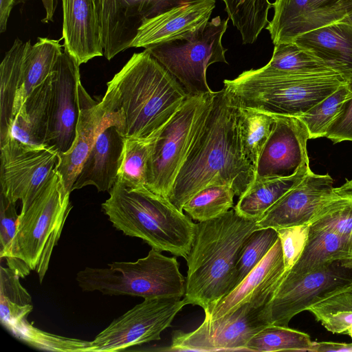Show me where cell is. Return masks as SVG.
I'll return each instance as SVG.
<instances>
[{
    "mask_svg": "<svg viewBox=\"0 0 352 352\" xmlns=\"http://www.w3.org/2000/svg\"><path fill=\"white\" fill-rule=\"evenodd\" d=\"M255 177V169L242 147L240 107L223 87L214 92L167 199L183 212L184 204L208 186H230L240 197Z\"/></svg>",
    "mask_w": 352,
    "mask_h": 352,
    "instance_id": "1",
    "label": "cell"
},
{
    "mask_svg": "<svg viewBox=\"0 0 352 352\" xmlns=\"http://www.w3.org/2000/svg\"><path fill=\"white\" fill-rule=\"evenodd\" d=\"M124 138L160 133L188 98L179 82L147 51L135 53L107 84Z\"/></svg>",
    "mask_w": 352,
    "mask_h": 352,
    "instance_id": "2",
    "label": "cell"
},
{
    "mask_svg": "<svg viewBox=\"0 0 352 352\" xmlns=\"http://www.w3.org/2000/svg\"><path fill=\"white\" fill-rule=\"evenodd\" d=\"M190 251L184 300L204 310L238 285L237 264L249 236L258 229L257 221L234 209L217 218L199 222Z\"/></svg>",
    "mask_w": 352,
    "mask_h": 352,
    "instance_id": "3",
    "label": "cell"
},
{
    "mask_svg": "<svg viewBox=\"0 0 352 352\" xmlns=\"http://www.w3.org/2000/svg\"><path fill=\"white\" fill-rule=\"evenodd\" d=\"M102 208L113 226L124 234L142 239L152 248L187 258L197 223L166 198L146 186L129 188L116 182Z\"/></svg>",
    "mask_w": 352,
    "mask_h": 352,
    "instance_id": "4",
    "label": "cell"
},
{
    "mask_svg": "<svg viewBox=\"0 0 352 352\" xmlns=\"http://www.w3.org/2000/svg\"><path fill=\"white\" fill-rule=\"evenodd\" d=\"M346 82L336 72L285 75L261 67L225 80L223 87L241 108L299 118Z\"/></svg>",
    "mask_w": 352,
    "mask_h": 352,
    "instance_id": "5",
    "label": "cell"
},
{
    "mask_svg": "<svg viewBox=\"0 0 352 352\" xmlns=\"http://www.w3.org/2000/svg\"><path fill=\"white\" fill-rule=\"evenodd\" d=\"M109 268L87 267L76 274L83 292L105 295H128L144 298L184 296L186 278L175 257L151 248L146 256L135 262H113Z\"/></svg>",
    "mask_w": 352,
    "mask_h": 352,
    "instance_id": "6",
    "label": "cell"
},
{
    "mask_svg": "<svg viewBox=\"0 0 352 352\" xmlns=\"http://www.w3.org/2000/svg\"><path fill=\"white\" fill-rule=\"evenodd\" d=\"M69 195L54 169L28 208L19 214L17 230L8 258L24 261L37 273L41 283L72 208Z\"/></svg>",
    "mask_w": 352,
    "mask_h": 352,
    "instance_id": "7",
    "label": "cell"
},
{
    "mask_svg": "<svg viewBox=\"0 0 352 352\" xmlns=\"http://www.w3.org/2000/svg\"><path fill=\"white\" fill-rule=\"evenodd\" d=\"M229 18H213L184 35L145 48L179 82L188 96L211 94L206 80L208 67L228 63L221 40Z\"/></svg>",
    "mask_w": 352,
    "mask_h": 352,
    "instance_id": "8",
    "label": "cell"
},
{
    "mask_svg": "<svg viewBox=\"0 0 352 352\" xmlns=\"http://www.w3.org/2000/svg\"><path fill=\"white\" fill-rule=\"evenodd\" d=\"M215 91L188 96L154 140L146 169V187L167 199L176 176L210 108Z\"/></svg>",
    "mask_w": 352,
    "mask_h": 352,
    "instance_id": "9",
    "label": "cell"
},
{
    "mask_svg": "<svg viewBox=\"0 0 352 352\" xmlns=\"http://www.w3.org/2000/svg\"><path fill=\"white\" fill-rule=\"evenodd\" d=\"M272 298L247 302L217 320H204L191 332L174 331L167 351H247L248 341L271 324L267 307Z\"/></svg>",
    "mask_w": 352,
    "mask_h": 352,
    "instance_id": "10",
    "label": "cell"
},
{
    "mask_svg": "<svg viewBox=\"0 0 352 352\" xmlns=\"http://www.w3.org/2000/svg\"><path fill=\"white\" fill-rule=\"evenodd\" d=\"M351 285L352 263L344 260L328 262L302 276L284 275L267 304L270 322L288 327L298 314Z\"/></svg>",
    "mask_w": 352,
    "mask_h": 352,
    "instance_id": "11",
    "label": "cell"
},
{
    "mask_svg": "<svg viewBox=\"0 0 352 352\" xmlns=\"http://www.w3.org/2000/svg\"><path fill=\"white\" fill-rule=\"evenodd\" d=\"M0 148L1 192L12 202L21 200L23 212L51 177L58 153L47 145H27L12 138Z\"/></svg>",
    "mask_w": 352,
    "mask_h": 352,
    "instance_id": "12",
    "label": "cell"
},
{
    "mask_svg": "<svg viewBox=\"0 0 352 352\" xmlns=\"http://www.w3.org/2000/svg\"><path fill=\"white\" fill-rule=\"evenodd\" d=\"M186 305L184 299L144 298L98 334L91 341L90 352L120 351L160 340L161 333Z\"/></svg>",
    "mask_w": 352,
    "mask_h": 352,
    "instance_id": "13",
    "label": "cell"
},
{
    "mask_svg": "<svg viewBox=\"0 0 352 352\" xmlns=\"http://www.w3.org/2000/svg\"><path fill=\"white\" fill-rule=\"evenodd\" d=\"M207 0H96L103 56L110 60L130 47L147 21L180 6Z\"/></svg>",
    "mask_w": 352,
    "mask_h": 352,
    "instance_id": "14",
    "label": "cell"
},
{
    "mask_svg": "<svg viewBox=\"0 0 352 352\" xmlns=\"http://www.w3.org/2000/svg\"><path fill=\"white\" fill-rule=\"evenodd\" d=\"M79 64L64 49L52 72V91L49 120L45 144L58 154L73 146L80 113Z\"/></svg>",
    "mask_w": 352,
    "mask_h": 352,
    "instance_id": "15",
    "label": "cell"
},
{
    "mask_svg": "<svg viewBox=\"0 0 352 352\" xmlns=\"http://www.w3.org/2000/svg\"><path fill=\"white\" fill-rule=\"evenodd\" d=\"M78 95L80 113L76 139L67 152L58 154V162L55 168L70 193L78 173L100 133L110 126L118 129L120 124L118 113L108 92L106 91L102 98L96 102L80 83Z\"/></svg>",
    "mask_w": 352,
    "mask_h": 352,
    "instance_id": "16",
    "label": "cell"
},
{
    "mask_svg": "<svg viewBox=\"0 0 352 352\" xmlns=\"http://www.w3.org/2000/svg\"><path fill=\"white\" fill-rule=\"evenodd\" d=\"M272 131L261 151L256 177H288L309 164L308 131L296 117L275 116Z\"/></svg>",
    "mask_w": 352,
    "mask_h": 352,
    "instance_id": "17",
    "label": "cell"
},
{
    "mask_svg": "<svg viewBox=\"0 0 352 352\" xmlns=\"http://www.w3.org/2000/svg\"><path fill=\"white\" fill-rule=\"evenodd\" d=\"M333 179L309 170L303 179L257 221L258 229L309 225L318 209L331 195Z\"/></svg>",
    "mask_w": 352,
    "mask_h": 352,
    "instance_id": "18",
    "label": "cell"
},
{
    "mask_svg": "<svg viewBox=\"0 0 352 352\" xmlns=\"http://www.w3.org/2000/svg\"><path fill=\"white\" fill-rule=\"evenodd\" d=\"M285 271L278 239L262 261L231 292L204 310V320H217L247 302L272 297Z\"/></svg>",
    "mask_w": 352,
    "mask_h": 352,
    "instance_id": "19",
    "label": "cell"
},
{
    "mask_svg": "<svg viewBox=\"0 0 352 352\" xmlns=\"http://www.w3.org/2000/svg\"><path fill=\"white\" fill-rule=\"evenodd\" d=\"M65 49L80 65L103 56L96 0H62Z\"/></svg>",
    "mask_w": 352,
    "mask_h": 352,
    "instance_id": "20",
    "label": "cell"
},
{
    "mask_svg": "<svg viewBox=\"0 0 352 352\" xmlns=\"http://www.w3.org/2000/svg\"><path fill=\"white\" fill-rule=\"evenodd\" d=\"M216 0L186 5L146 21L138 30L130 47H147L174 39L208 22Z\"/></svg>",
    "mask_w": 352,
    "mask_h": 352,
    "instance_id": "21",
    "label": "cell"
},
{
    "mask_svg": "<svg viewBox=\"0 0 352 352\" xmlns=\"http://www.w3.org/2000/svg\"><path fill=\"white\" fill-rule=\"evenodd\" d=\"M347 82L352 79V25L342 20L298 36L294 41Z\"/></svg>",
    "mask_w": 352,
    "mask_h": 352,
    "instance_id": "22",
    "label": "cell"
},
{
    "mask_svg": "<svg viewBox=\"0 0 352 352\" xmlns=\"http://www.w3.org/2000/svg\"><path fill=\"white\" fill-rule=\"evenodd\" d=\"M124 146V137L115 126L102 131L85 160L74 190L94 186L98 191H109L117 181Z\"/></svg>",
    "mask_w": 352,
    "mask_h": 352,
    "instance_id": "23",
    "label": "cell"
},
{
    "mask_svg": "<svg viewBox=\"0 0 352 352\" xmlns=\"http://www.w3.org/2000/svg\"><path fill=\"white\" fill-rule=\"evenodd\" d=\"M272 5L274 17L265 28L274 45L293 43L305 33L342 19L317 10L311 0H276Z\"/></svg>",
    "mask_w": 352,
    "mask_h": 352,
    "instance_id": "24",
    "label": "cell"
},
{
    "mask_svg": "<svg viewBox=\"0 0 352 352\" xmlns=\"http://www.w3.org/2000/svg\"><path fill=\"white\" fill-rule=\"evenodd\" d=\"M51 91L52 73L24 100L14 117L9 138L27 145H45Z\"/></svg>",
    "mask_w": 352,
    "mask_h": 352,
    "instance_id": "25",
    "label": "cell"
},
{
    "mask_svg": "<svg viewBox=\"0 0 352 352\" xmlns=\"http://www.w3.org/2000/svg\"><path fill=\"white\" fill-rule=\"evenodd\" d=\"M309 170V164H307L291 176L255 177L239 197L234 210L245 218L258 221L285 193L297 185Z\"/></svg>",
    "mask_w": 352,
    "mask_h": 352,
    "instance_id": "26",
    "label": "cell"
},
{
    "mask_svg": "<svg viewBox=\"0 0 352 352\" xmlns=\"http://www.w3.org/2000/svg\"><path fill=\"white\" fill-rule=\"evenodd\" d=\"M308 226L303 250L294 266L285 272V276H302L336 260L348 261L352 263V257L340 236L323 228L312 224Z\"/></svg>",
    "mask_w": 352,
    "mask_h": 352,
    "instance_id": "27",
    "label": "cell"
},
{
    "mask_svg": "<svg viewBox=\"0 0 352 352\" xmlns=\"http://www.w3.org/2000/svg\"><path fill=\"white\" fill-rule=\"evenodd\" d=\"M59 41L38 38L33 45L30 41H27L20 85L14 105V117L32 90L43 82L52 73L63 52Z\"/></svg>",
    "mask_w": 352,
    "mask_h": 352,
    "instance_id": "28",
    "label": "cell"
},
{
    "mask_svg": "<svg viewBox=\"0 0 352 352\" xmlns=\"http://www.w3.org/2000/svg\"><path fill=\"white\" fill-rule=\"evenodd\" d=\"M26 47L27 42L16 38L0 65V144L9 138Z\"/></svg>",
    "mask_w": 352,
    "mask_h": 352,
    "instance_id": "29",
    "label": "cell"
},
{
    "mask_svg": "<svg viewBox=\"0 0 352 352\" xmlns=\"http://www.w3.org/2000/svg\"><path fill=\"white\" fill-rule=\"evenodd\" d=\"M309 224L331 230L344 241L352 257V180L333 188Z\"/></svg>",
    "mask_w": 352,
    "mask_h": 352,
    "instance_id": "30",
    "label": "cell"
},
{
    "mask_svg": "<svg viewBox=\"0 0 352 352\" xmlns=\"http://www.w3.org/2000/svg\"><path fill=\"white\" fill-rule=\"evenodd\" d=\"M263 67L270 72L285 75L336 72L320 58L294 42L274 45L272 58Z\"/></svg>",
    "mask_w": 352,
    "mask_h": 352,
    "instance_id": "31",
    "label": "cell"
},
{
    "mask_svg": "<svg viewBox=\"0 0 352 352\" xmlns=\"http://www.w3.org/2000/svg\"><path fill=\"white\" fill-rule=\"evenodd\" d=\"M228 18L241 35L243 44H252L267 26L269 0H222Z\"/></svg>",
    "mask_w": 352,
    "mask_h": 352,
    "instance_id": "32",
    "label": "cell"
},
{
    "mask_svg": "<svg viewBox=\"0 0 352 352\" xmlns=\"http://www.w3.org/2000/svg\"><path fill=\"white\" fill-rule=\"evenodd\" d=\"M158 134L148 138H124L116 182L129 188L146 186L147 163Z\"/></svg>",
    "mask_w": 352,
    "mask_h": 352,
    "instance_id": "33",
    "label": "cell"
},
{
    "mask_svg": "<svg viewBox=\"0 0 352 352\" xmlns=\"http://www.w3.org/2000/svg\"><path fill=\"white\" fill-rule=\"evenodd\" d=\"M310 336L289 327L269 324L256 333L248 342L247 351H312Z\"/></svg>",
    "mask_w": 352,
    "mask_h": 352,
    "instance_id": "34",
    "label": "cell"
},
{
    "mask_svg": "<svg viewBox=\"0 0 352 352\" xmlns=\"http://www.w3.org/2000/svg\"><path fill=\"white\" fill-rule=\"evenodd\" d=\"M308 311L327 331L347 334L352 338V285L318 302Z\"/></svg>",
    "mask_w": 352,
    "mask_h": 352,
    "instance_id": "35",
    "label": "cell"
},
{
    "mask_svg": "<svg viewBox=\"0 0 352 352\" xmlns=\"http://www.w3.org/2000/svg\"><path fill=\"white\" fill-rule=\"evenodd\" d=\"M274 116L240 107L241 144L246 158L256 168L261 151L272 131Z\"/></svg>",
    "mask_w": 352,
    "mask_h": 352,
    "instance_id": "36",
    "label": "cell"
},
{
    "mask_svg": "<svg viewBox=\"0 0 352 352\" xmlns=\"http://www.w3.org/2000/svg\"><path fill=\"white\" fill-rule=\"evenodd\" d=\"M235 193L226 185L208 186L193 195L184 206L191 219L199 222L220 217L233 207Z\"/></svg>",
    "mask_w": 352,
    "mask_h": 352,
    "instance_id": "37",
    "label": "cell"
},
{
    "mask_svg": "<svg viewBox=\"0 0 352 352\" xmlns=\"http://www.w3.org/2000/svg\"><path fill=\"white\" fill-rule=\"evenodd\" d=\"M351 97L352 88L346 82L299 117L308 131L309 139L325 137L344 102Z\"/></svg>",
    "mask_w": 352,
    "mask_h": 352,
    "instance_id": "38",
    "label": "cell"
},
{
    "mask_svg": "<svg viewBox=\"0 0 352 352\" xmlns=\"http://www.w3.org/2000/svg\"><path fill=\"white\" fill-rule=\"evenodd\" d=\"M16 337L38 349L54 351L90 352L91 342L54 335L29 323L27 318L6 327Z\"/></svg>",
    "mask_w": 352,
    "mask_h": 352,
    "instance_id": "39",
    "label": "cell"
},
{
    "mask_svg": "<svg viewBox=\"0 0 352 352\" xmlns=\"http://www.w3.org/2000/svg\"><path fill=\"white\" fill-rule=\"evenodd\" d=\"M278 239L277 231L272 228L257 229L252 232L245 243L237 264L238 285L262 261Z\"/></svg>",
    "mask_w": 352,
    "mask_h": 352,
    "instance_id": "40",
    "label": "cell"
},
{
    "mask_svg": "<svg viewBox=\"0 0 352 352\" xmlns=\"http://www.w3.org/2000/svg\"><path fill=\"white\" fill-rule=\"evenodd\" d=\"M308 228V225H301L276 230L286 271L289 270L300 257L306 243Z\"/></svg>",
    "mask_w": 352,
    "mask_h": 352,
    "instance_id": "41",
    "label": "cell"
},
{
    "mask_svg": "<svg viewBox=\"0 0 352 352\" xmlns=\"http://www.w3.org/2000/svg\"><path fill=\"white\" fill-rule=\"evenodd\" d=\"M19 214L16 203L0 194V257L6 258L10 256L12 241L17 230Z\"/></svg>",
    "mask_w": 352,
    "mask_h": 352,
    "instance_id": "42",
    "label": "cell"
},
{
    "mask_svg": "<svg viewBox=\"0 0 352 352\" xmlns=\"http://www.w3.org/2000/svg\"><path fill=\"white\" fill-rule=\"evenodd\" d=\"M348 82L352 88V79ZM325 137L333 143L352 142V97L344 102L340 113L329 127Z\"/></svg>",
    "mask_w": 352,
    "mask_h": 352,
    "instance_id": "43",
    "label": "cell"
},
{
    "mask_svg": "<svg viewBox=\"0 0 352 352\" xmlns=\"http://www.w3.org/2000/svg\"><path fill=\"white\" fill-rule=\"evenodd\" d=\"M311 1L317 10L342 19L352 13V0H311Z\"/></svg>",
    "mask_w": 352,
    "mask_h": 352,
    "instance_id": "44",
    "label": "cell"
},
{
    "mask_svg": "<svg viewBox=\"0 0 352 352\" xmlns=\"http://www.w3.org/2000/svg\"><path fill=\"white\" fill-rule=\"evenodd\" d=\"M314 352H352V343L314 342Z\"/></svg>",
    "mask_w": 352,
    "mask_h": 352,
    "instance_id": "45",
    "label": "cell"
},
{
    "mask_svg": "<svg viewBox=\"0 0 352 352\" xmlns=\"http://www.w3.org/2000/svg\"><path fill=\"white\" fill-rule=\"evenodd\" d=\"M16 4V0H1L0 3V32L3 33L6 30L7 22L13 6Z\"/></svg>",
    "mask_w": 352,
    "mask_h": 352,
    "instance_id": "46",
    "label": "cell"
},
{
    "mask_svg": "<svg viewBox=\"0 0 352 352\" xmlns=\"http://www.w3.org/2000/svg\"><path fill=\"white\" fill-rule=\"evenodd\" d=\"M28 0H16V3L25 2ZM46 15L45 19L42 20L43 23H47L53 20V16L55 12L58 0H41Z\"/></svg>",
    "mask_w": 352,
    "mask_h": 352,
    "instance_id": "47",
    "label": "cell"
},
{
    "mask_svg": "<svg viewBox=\"0 0 352 352\" xmlns=\"http://www.w3.org/2000/svg\"><path fill=\"white\" fill-rule=\"evenodd\" d=\"M342 21L352 25V13L346 16Z\"/></svg>",
    "mask_w": 352,
    "mask_h": 352,
    "instance_id": "48",
    "label": "cell"
}]
</instances>
